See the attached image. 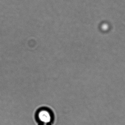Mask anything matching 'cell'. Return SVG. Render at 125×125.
Segmentation results:
<instances>
[{
	"mask_svg": "<svg viewBox=\"0 0 125 125\" xmlns=\"http://www.w3.org/2000/svg\"><path fill=\"white\" fill-rule=\"evenodd\" d=\"M39 125H48V124H40Z\"/></svg>",
	"mask_w": 125,
	"mask_h": 125,
	"instance_id": "obj_2",
	"label": "cell"
},
{
	"mask_svg": "<svg viewBox=\"0 0 125 125\" xmlns=\"http://www.w3.org/2000/svg\"><path fill=\"white\" fill-rule=\"evenodd\" d=\"M36 118L40 124L50 125L54 120L52 112L50 109L42 107L39 109L36 112Z\"/></svg>",
	"mask_w": 125,
	"mask_h": 125,
	"instance_id": "obj_1",
	"label": "cell"
}]
</instances>
